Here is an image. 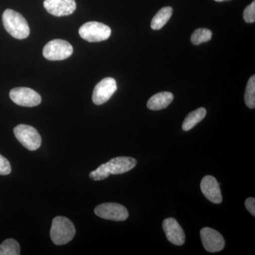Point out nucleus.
Returning a JSON list of instances; mask_svg holds the SVG:
<instances>
[{"instance_id": "23", "label": "nucleus", "mask_w": 255, "mask_h": 255, "mask_svg": "<svg viewBox=\"0 0 255 255\" xmlns=\"http://www.w3.org/2000/svg\"><path fill=\"white\" fill-rule=\"evenodd\" d=\"M246 209H248V211H249L250 213L253 216H255V198H248V199H246Z\"/></svg>"}, {"instance_id": "9", "label": "nucleus", "mask_w": 255, "mask_h": 255, "mask_svg": "<svg viewBox=\"0 0 255 255\" xmlns=\"http://www.w3.org/2000/svg\"><path fill=\"white\" fill-rule=\"evenodd\" d=\"M200 236L203 246L209 253H217L223 251L225 247L224 238L221 233L211 228L201 230Z\"/></svg>"}, {"instance_id": "19", "label": "nucleus", "mask_w": 255, "mask_h": 255, "mask_svg": "<svg viewBox=\"0 0 255 255\" xmlns=\"http://www.w3.org/2000/svg\"><path fill=\"white\" fill-rule=\"evenodd\" d=\"M245 102L250 109L255 108V76L250 78L245 93Z\"/></svg>"}, {"instance_id": "21", "label": "nucleus", "mask_w": 255, "mask_h": 255, "mask_svg": "<svg viewBox=\"0 0 255 255\" xmlns=\"http://www.w3.org/2000/svg\"><path fill=\"white\" fill-rule=\"evenodd\" d=\"M243 18L247 23H254L255 21V1H253L247 6L243 12Z\"/></svg>"}, {"instance_id": "16", "label": "nucleus", "mask_w": 255, "mask_h": 255, "mask_svg": "<svg viewBox=\"0 0 255 255\" xmlns=\"http://www.w3.org/2000/svg\"><path fill=\"white\" fill-rule=\"evenodd\" d=\"M172 13L173 9L170 6L162 8L152 18L151 21V28L153 30L161 29L169 21Z\"/></svg>"}, {"instance_id": "14", "label": "nucleus", "mask_w": 255, "mask_h": 255, "mask_svg": "<svg viewBox=\"0 0 255 255\" xmlns=\"http://www.w3.org/2000/svg\"><path fill=\"white\" fill-rule=\"evenodd\" d=\"M174 100V95L171 92H159L150 97L147 103V107L149 110L152 111H159L164 110Z\"/></svg>"}, {"instance_id": "24", "label": "nucleus", "mask_w": 255, "mask_h": 255, "mask_svg": "<svg viewBox=\"0 0 255 255\" xmlns=\"http://www.w3.org/2000/svg\"><path fill=\"white\" fill-rule=\"evenodd\" d=\"M216 1H226V0H215Z\"/></svg>"}, {"instance_id": "12", "label": "nucleus", "mask_w": 255, "mask_h": 255, "mask_svg": "<svg viewBox=\"0 0 255 255\" xmlns=\"http://www.w3.org/2000/svg\"><path fill=\"white\" fill-rule=\"evenodd\" d=\"M201 189L204 195L214 204H221L223 201L222 194L219 182L213 176H206L201 182Z\"/></svg>"}, {"instance_id": "7", "label": "nucleus", "mask_w": 255, "mask_h": 255, "mask_svg": "<svg viewBox=\"0 0 255 255\" xmlns=\"http://www.w3.org/2000/svg\"><path fill=\"white\" fill-rule=\"evenodd\" d=\"M10 98L17 105L33 107L39 105L41 97L39 94L27 87H16L10 91Z\"/></svg>"}, {"instance_id": "15", "label": "nucleus", "mask_w": 255, "mask_h": 255, "mask_svg": "<svg viewBox=\"0 0 255 255\" xmlns=\"http://www.w3.org/2000/svg\"><path fill=\"white\" fill-rule=\"evenodd\" d=\"M206 115V110L205 108L198 109L195 111L188 114L187 117L184 119L182 124V129L184 131H188L191 130L193 128L200 123L201 121L205 118Z\"/></svg>"}, {"instance_id": "17", "label": "nucleus", "mask_w": 255, "mask_h": 255, "mask_svg": "<svg viewBox=\"0 0 255 255\" xmlns=\"http://www.w3.org/2000/svg\"><path fill=\"white\" fill-rule=\"evenodd\" d=\"M20 246L14 239H7L0 245V255H19Z\"/></svg>"}, {"instance_id": "8", "label": "nucleus", "mask_w": 255, "mask_h": 255, "mask_svg": "<svg viewBox=\"0 0 255 255\" xmlns=\"http://www.w3.org/2000/svg\"><path fill=\"white\" fill-rule=\"evenodd\" d=\"M117 90V82L112 78H106L94 89L92 101L96 105H102L110 100Z\"/></svg>"}, {"instance_id": "2", "label": "nucleus", "mask_w": 255, "mask_h": 255, "mask_svg": "<svg viewBox=\"0 0 255 255\" xmlns=\"http://www.w3.org/2000/svg\"><path fill=\"white\" fill-rule=\"evenodd\" d=\"M76 233L75 226L70 219L63 216H57L53 220L50 238L57 246L67 244L73 239Z\"/></svg>"}, {"instance_id": "6", "label": "nucleus", "mask_w": 255, "mask_h": 255, "mask_svg": "<svg viewBox=\"0 0 255 255\" xmlns=\"http://www.w3.org/2000/svg\"><path fill=\"white\" fill-rule=\"evenodd\" d=\"M95 214L99 217L114 221H124L128 217L127 208L117 203H105L97 206Z\"/></svg>"}, {"instance_id": "3", "label": "nucleus", "mask_w": 255, "mask_h": 255, "mask_svg": "<svg viewBox=\"0 0 255 255\" xmlns=\"http://www.w3.org/2000/svg\"><path fill=\"white\" fill-rule=\"evenodd\" d=\"M79 34L88 42H100L110 38L112 30L104 23L90 21L82 25L79 30Z\"/></svg>"}, {"instance_id": "13", "label": "nucleus", "mask_w": 255, "mask_h": 255, "mask_svg": "<svg viewBox=\"0 0 255 255\" xmlns=\"http://www.w3.org/2000/svg\"><path fill=\"white\" fill-rule=\"evenodd\" d=\"M105 164L111 174H121L133 169L137 164V160L132 157H117Z\"/></svg>"}, {"instance_id": "10", "label": "nucleus", "mask_w": 255, "mask_h": 255, "mask_svg": "<svg viewBox=\"0 0 255 255\" xmlns=\"http://www.w3.org/2000/svg\"><path fill=\"white\" fill-rule=\"evenodd\" d=\"M43 6L47 11L55 16H68L76 9L75 0H45Z\"/></svg>"}, {"instance_id": "5", "label": "nucleus", "mask_w": 255, "mask_h": 255, "mask_svg": "<svg viewBox=\"0 0 255 255\" xmlns=\"http://www.w3.org/2000/svg\"><path fill=\"white\" fill-rule=\"evenodd\" d=\"M73 48L68 41L55 39L48 42L43 50L45 58L49 60H63L71 56Z\"/></svg>"}, {"instance_id": "20", "label": "nucleus", "mask_w": 255, "mask_h": 255, "mask_svg": "<svg viewBox=\"0 0 255 255\" xmlns=\"http://www.w3.org/2000/svg\"><path fill=\"white\" fill-rule=\"evenodd\" d=\"M110 174L106 164H102L96 170L90 172V177L94 181H101L107 179Z\"/></svg>"}, {"instance_id": "11", "label": "nucleus", "mask_w": 255, "mask_h": 255, "mask_svg": "<svg viewBox=\"0 0 255 255\" xmlns=\"http://www.w3.org/2000/svg\"><path fill=\"white\" fill-rule=\"evenodd\" d=\"M164 232L167 240L175 246H182L185 243V234L175 219L169 218L162 223Z\"/></svg>"}, {"instance_id": "1", "label": "nucleus", "mask_w": 255, "mask_h": 255, "mask_svg": "<svg viewBox=\"0 0 255 255\" xmlns=\"http://www.w3.org/2000/svg\"><path fill=\"white\" fill-rule=\"evenodd\" d=\"M2 21L6 31L14 38L24 39L29 36L30 28L27 21L14 10H5L2 15Z\"/></svg>"}, {"instance_id": "4", "label": "nucleus", "mask_w": 255, "mask_h": 255, "mask_svg": "<svg viewBox=\"0 0 255 255\" xmlns=\"http://www.w3.org/2000/svg\"><path fill=\"white\" fill-rule=\"evenodd\" d=\"M14 132L18 141L28 150H36L41 145V135L31 126L20 124L14 128Z\"/></svg>"}, {"instance_id": "18", "label": "nucleus", "mask_w": 255, "mask_h": 255, "mask_svg": "<svg viewBox=\"0 0 255 255\" xmlns=\"http://www.w3.org/2000/svg\"><path fill=\"white\" fill-rule=\"evenodd\" d=\"M212 32L208 28H198L192 33L191 41L193 44L199 45L211 39Z\"/></svg>"}, {"instance_id": "22", "label": "nucleus", "mask_w": 255, "mask_h": 255, "mask_svg": "<svg viewBox=\"0 0 255 255\" xmlns=\"http://www.w3.org/2000/svg\"><path fill=\"white\" fill-rule=\"evenodd\" d=\"M11 171V164L8 159L0 155V175H7Z\"/></svg>"}]
</instances>
